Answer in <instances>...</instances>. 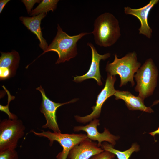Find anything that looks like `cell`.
Wrapping results in <instances>:
<instances>
[{
  "label": "cell",
  "instance_id": "obj_1",
  "mask_svg": "<svg viewBox=\"0 0 159 159\" xmlns=\"http://www.w3.org/2000/svg\"><path fill=\"white\" fill-rule=\"evenodd\" d=\"M91 33L96 44L104 47L111 46L121 36L119 21L112 14L103 13L95 20Z\"/></svg>",
  "mask_w": 159,
  "mask_h": 159
},
{
  "label": "cell",
  "instance_id": "obj_2",
  "mask_svg": "<svg viewBox=\"0 0 159 159\" xmlns=\"http://www.w3.org/2000/svg\"><path fill=\"white\" fill-rule=\"evenodd\" d=\"M90 33L82 32L78 35L70 36L64 32L58 24L56 35L44 53L49 51L57 52L58 58L56 64L69 61L74 57L77 54V43L78 41Z\"/></svg>",
  "mask_w": 159,
  "mask_h": 159
},
{
  "label": "cell",
  "instance_id": "obj_3",
  "mask_svg": "<svg viewBox=\"0 0 159 159\" xmlns=\"http://www.w3.org/2000/svg\"><path fill=\"white\" fill-rule=\"evenodd\" d=\"M140 66L141 63L137 60V54L134 51L120 58H118L115 54L113 61L111 63L107 62L106 70L111 75H119L120 87L126 85L128 82H131L132 87L135 84L133 80L134 74Z\"/></svg>",
  "mask_w": 159,
  "mask_h": 159
},
{
  "label": "cell",
  "instance_id": "obj_4",
  "mask_svg": "<svg viewBox=\"0 0 159 159\" xmlns=\"http://www.w3.org/2000/svg\"><path fill=\"white\" fill-rule=\"evenodd\" d=\"M158 71L153 60L147 59L134 75L137 84L135 90L144 99L152 94L156 86Z\"/></svg>",
  "mask_w": 159,
  "mask_h": 159
},
{
  "label": "cell",
  "instance_id": "obj_5",
  "mask_svg": "<svg viewBox=\"0 0 159 159\" xmlns=\"http://www.w3.org/2000/svg\"><path fill=\"white\" fill-rule=\"evenodd\" d=\"M25 127L18 119H5L0 122V152L15 149L19 140L25 134Z\"/></svg>",
  "mask_w": 159,
  "mask_h": 159
},
{
  "label": "cell",
  "instance_id": "obj_6",
  "mask_svg": "<svg viewBox=\"0 0 159 159\" xmlns=\"http://www.w3.org/2000/svg\"><path fill=\"white\" fill-rule=\"evenodd\" d=\"M41 131V132H37L31 130L30 132L36 136L47 138L49 140L50 146L54 141H56L62 147V150L57 154L56 159H66L70 151L74 147L87 138V135L84 134H62L52 132L49 130Z\"/></svg>",
  "mask_w": 159,
  "mask_h": 159
},
{
  "label": "cell",
  "instance_id": "obj_7",
  "mask_svg": "<svg viewBox=\"0 0 159 159\" xmlns=\"http://www.w3.org/2000/svg\"><path fill=\"white\" fill-rule=\"evenodd\" d=\"M36 90L39 91L42 95V101L41 104L40 111L44 114L46 121V123L42 126V128H48L55 133L61 132L57 121V110L59 107L63 105L75 102L77 100V99H74L63 103H56L47 97L44 89L41 86L37 88Z\"/></svg>",
  "mask_w": 159,
  "mask_h": 159
},
{
  "label": "cell",
  "instance_id": "obj_8",
  "mask_svg": "<svg viewBox=\"0 0 159 159\" xmlns=\"http://www.w3.org/2000/svg\"><path fill=\"white\" fill-rule=\"evenodd\" d=\"M116 80L115 76L111 75L108 73L104 87L97 96L95 105L92 107V112L90 114L83 117L75 116L77 122L85 124L99 117L103 104L107 99L114 95L116 92L114 85Z\"/></svg>",
  "mask_w": 159,
  "mask_h": 159
},
{
  "label": "cell",
  "instance_id": "obj_9",
  "mask_svg": "<svg viewBox=\"0 0 159 159\" xmlns=\"http://www.w3.org/2000/svg\"><path fill=\"white\" fill-rule=\"evenodd\" d=\"M158 0H151L143 7L138 9H133L129 6L124 8L125 14L133 16L140 21V26L138 29L139 34L150 39L152 37V30L149 26L148 21L149 12L153 7L159 1Z\"/></svg>",
  "mask_w": 159,
  "mask_h": 159
},
{
  "label": "cell",
  "instance_id": "obj_10",
  "mask_svg": "<svg viewBox=\"0 0 159 159\" xmlns=\"http://www.w3.org/2000/svg\"><path fill=\"white\" fill-rule=\"evenodd\" d=\"M99 125V120L95 119L85 126L74 127L73 130L75 132L81 130L87 133V135L88 138L98 142L97 145L99 147H101V142L104 141H107L113 145H115L116 140L118 139V137L110 133L106 128L103 133H99L97 129V126Z\"/></svg>",
  "mask_w": 159,
  "mask_h": 159
},
{
  "label": "cell",
  "instance_id": "obj_11",
  "mask_svg": "<svg viewBox=\"0 0 159 159\" xmlns=\"http://www.w3.org/2000/svg\"><path fill=\"white\" fill-rule=\"evenodd\" d=\"M87 44L90 48L92 52V61L90 69L85 74L74 77V81L79 82L86 79L93 78L96 81L98 85H101L102 83L99 69L100 62L102 59L105 60L109 58L110 54L107 53L103 55H100L98 53L92 43H88Z\"/></svg>",
  "mask_w": 159,
  "mask_h": 159
},
{
  "label": "cell",
  "instance_id": "obj_12",
  "mask_svg": "<svg viewBox=\"0 0 159 159\" xmlns=\"http://www.w3.org/2000/svg\"><path fill=\"white\" fill-rule=\"evenodd\" d=\"M104 151L96 143L87 138L74 147L70 151L67 158L69 159H89Z\"/></svg>",
  "mask_w": 159,
  "mask_h": 159
},
{
  "label": "cell",
  "instance_id": "obj_13",
  "mask_svg": "<svg viewBox=\"0 0 159 159\" xmlns=\"http://www.w3.org/2000/svg\"><path fill=\"white\" fill-rule=\"evenodd\" d=\"M0 57V78L4 80L15 74L20 61V56L17 51L10 52H1Z\"/></svg>",
  "mask_w": 159,
  "mask_h": 159
},
{
  "label": "cell",
  "instance_id": "obj_14",
  "mask_svg": "<svg viewBox=\"0 0 159 159\" xmlns=\"http://www.w3.org/2000/svg\"><path fill=\"white\" fill-rule=\"evenodd\" d=\"M45 13H42L32 17L21 16L20 20L24 25L32 32L35 34L39 41V46L44 53L48 46L46 40L43 38L40 27V24L42 19L46 15Z\"/></svg>",
  "mask_w": 159,
  "mask_h": 159
},
{
  "label": "cell",
  "instance_id": "obj_15",
  "mask_svg": "<svg viewBox=\"0 0 159 159\" xmlns=\"http://www.w3.org/2000/svg\"><path fill=\"white\" fill-rule=\"evenodd\" d=\"M114 95L116 100H123L130 110H140L148 113L153 112V110L150 107L145 105L143 99L139 96H135L130 92L117 90Z\"/></svg>",
  "mask_w": 159,
  "mask_h": 159
},
{
  "label": "cell",
  "instance_id": "obj_16",
  "mask_svg": "<svg viewBox=\"0 0 159 159\" xmlns=\"http://www.w3.org/2000/svg\"><path fill=\"white\" fill-rule=\"evenodd\" d=\"M107 143L102 144L101 148L105 150L108 151L116 155L118 159H129L131 155L134 152L139 150V146L136 144H134L128 149L124 151H121L114 148L113 146Z\"/></svg>",
  "mask_w": 159,
  "mask_h": 159
},
{
  "label": "cell",
  "instance_id": "obj_17",
  "mask_svg": "<svg viewBox=\"0 0 159 159\" xmlns=\"http://www.w3.org/2000/svg\"><path fill=\"white\" fill-rule=\"evenodd\" d=\"M58 0H43L39 4L32 10L31 16H33L44 13L47 14V12L52 11L53 12L56 9Z\"/></svg>",
  "mask_w": 159,
  "mask_h": 159
},
{
  "label": "cell",
  "instance_id": "obj_18",
  "mask_svg": "<svg viewBox=\"0 0 159 159\" xmlns=\"http://www.w3.org/2000/svg\"><path fill=\"white\" fill-rule=\"evenodd\" d=\"M2 87L4 88L7 92L8 96V101L7 104L6 105L3 106L1 105H0V110L1 111L3 112L6 114L8 116L9 119L12 120L18 119V117L16 115L10 112L9 108V105L10 102L14 99L15 97L11 96L10 95L9 91L6 89L4 86Z\"/></svg>",
  "mask_w": 159,
  "mask_h": 159
},
{
  "label": "cell",
  "instance_id": "obj_19",
  "mask_svg": "<svg viewBox=\"0 0 159 159\" xmlns=\"http://www.w3.org/2000/svg\"><path fill=\"white\" fill-rule=\"evenodd\" d=\"M18 153L15 149H9L0 152V159H18Z\"/></svg>",
  "mask_w": 159,
  "mask_h": 159
},
{
  "label": "cell",
  "instance_id": "obj_20",
  "mask_svg": "<svg viewBox=\"0 0 159 159\" xmlns=\"http://www.w3.org/2000/svg\"><path fill=\"white\" fill-rule=\"evenodd\" d=\"M115 155L108 151L105 150L100 153L96 154L89 159H113Z\"/></svg>",
  "mask_w": 159,
  "mask_h": 159
},
{
  "label": "cell",
  "instance_id": "obj_21",
  "mask_svg": "<svg viewBox=\"0 0 159 159\" xmlns=\"http://www.w3.org/2000/svg\"><path fill=\"white\" fill-rule=\"evenodd\" d=\"M41 1L39 0H22L21 1L25 5L28 14H30L34 5L36 3H40Z\"/></svg>",
  "mask_w": 159,
  "mask_h": 159
},
{
  "label": "cell",
  "instance_id": "obj_22",
  "mask_svg": "<svg viewBox=\"0 0 159 159\" xmlns=\"http://www.w3.org/2000/svg\"><path fill=\"white\" fill-rule=\"evenodd\" d=\"M9 0H0V13L2 12L4 7L6 4L9 2Z\"/></svg>",
  "mask_w": 159,
  "mask_h": 159
},
{
  "label": "cell",
  "instance_id": "obj_23",
  "mask_svg": "<svg viewBox=\"0 0 159 159\" xmlns=\"http://www.w3.org/2000/svg\"><path fill=\"white\" fill-rule=\"evenodd\" d=\"M149 134L151 135L152 136L154 137L155 135L156 134L159 135V127L158 128V129L153 132H151L149 133Z\"/></svg>",
  "mask_w": 159,
  "mask_h": 159
},
{
  "label": "cell",
  "instance_id": "obj_24",
  "mask_svg": "<svg viewBox=\"0 0 159 159\" xmlns=\"http://www.w3.org/2000/svg\"><path fill=\"white\" fill-rule=\"evenodd\" d=\"M158 103H159V100L155 101L153 102L152 106L156 105Z\"/></svg>",
  "mask_w": 159,
  "mask_h": 159
}]
</instances>
